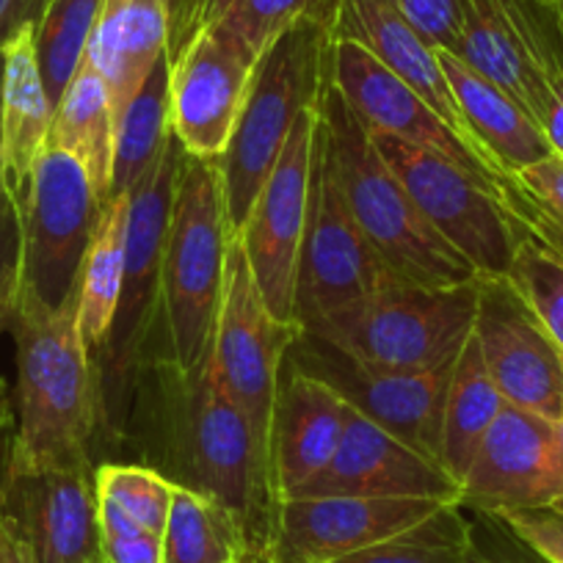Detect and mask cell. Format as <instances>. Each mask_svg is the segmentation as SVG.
Returning <instances> with one entry per match:
<instances>
[{"instance_id": "484cf974", "label": "cell", "mask_w": 563, "mask_h": 563, "mask_svg": "<svg viewBox=\"0 0 563 563\" xmlns=\"http://www.w3.org/2000/svg\"><path fill=\"white\" fill-rule=\"evenodd\" d=\"M47 144L73 155L89 175L100 202L111 191L113 147H117V117H113L111 91L91 64L80 62L53 108Z\"/></svg>"}, {"instance_id": "f907efd6", "label": "cell", "mask_w": 563, "mask_h": 563, "mask_svg": "<svg viewBox=\"0 0 563 563\" xmlns=\"http://www.w3.org/2000/svg\"><path fill=\"white\" fill-rule=\"evenodd\" d=\"M555 508H558V511H563V500H558Z\"/></svg>"}, {"instance_id": "d6a6232c", "label": "cell", "mask_w": 563, "mask_h": 563, "mask_svg": "<svg viewBox=\"0 0 563 563\" xmlns=\"http://www.w3.org/2000/svg\"><path fill=\"white\" fill-rule=\"evenodd\" d=\"M97 497L122 508L141 528L164 536L175 484L147 464L106 462L95 467Z\"/></svg>"}, {"instance_id": "836d02e7", "label": "cell", "mask_w": 563, "mask_h": 563, "mask_svg": "<svg viewBox=\"0 0 563 563\" xmlns=\"http://www.w3.org/2000/svg\"><path fill=\"white\" fill-rule=\"evenodd\" d=\"M305 18L334 25L338 0H232L219 25L260 58L282 31Z\"/></svg>"}, {"instance_id": "d4e9b609", "label": "cell", "mask_w": 563, "mask_h": 563, "mask_svg": "<svg viewBox=\"0 0 563 563\" xmlns=\"http://www.w3.org/2000/svg\"><path fill=\"white\" fill-rule=\"evenodd\" d=\"M440 53V64L445 69L448 86L456 97L464 124L489 150L497 164L519 175L539 161L555 155L544 130L514 97H508L500 86L486 80L453 53Z\"/></svg>"}, {"instance_id": "44dd1931", "label": "cell", "mask_w": 563, "mask_h": 563, "mask_svg": "<svg viewBox=\"0 0 563 563\" xmlns=\"http://www.w3.org/2000/svg\"><path fill=\"white\" fill-rule=\"evenodd\" d=\"M351 406L318 376L285 360L271 434V473L279 500L327 470L343 440Z\"/></svg>"}, {"instance_id": "74e56055", "label": "cell", "mask_w": 563, "mask_h": 563, "mask_svg": "<svg viewBox=\"0 0 563 563\" xmlns=\"http://www.w3.org/2000/svg\"><path fill=\"white\" fill-rule=\"evenodd\" d=\"M393 7L434 51L456 56L462 42L464 0H393Z\"/></svg>"}, {"instance_id": "4dcf8cb0", "label": "cell", "mask_w": 563, "mask_h": 563, "mask_svg": "<svg viewBox=\"0 0 563 563\" xmlns=\"http://www.w3.org/2000/svg\"><path fill=\"white\" fill-rule=\"evenodd\" d=\"M102 0H47L36 20V56L53 108L84 62Z\"/></svg>"}, {"instance_id": "816d5d0a", "label": "cell", "mask_w": 563, "mask_h": 563, "mask_svg": "<svg viewBox=\"0 0 563 563\" xmlns=\"http://www.w3.org/2000/svg\"><path fill=\"white\" fill-rule=\"evenodd\" d=\"M550 3H552V0H550Z\"/></svg>"}, {"instance_id": "f1b7e54d", "label": "cell", "mask_w": 563, "mask_h": 563, "mask_svg": "<svg viewBox=\"0 0 563 563\" xmlns=\"http://www.w3.org/2000/svg\"><path fill=\"white\" fill-rule=\"evenodd\" d=\"M169 56L150 73L139 95L124 108L117 124V147H113V175L108 199L130 194L144 175L164 155L172 139V91H169Z\"/></svg>"}, {"instance_id": "9c48e42d", "label": "cell", "mask_w": 563, "mask_h": 563, "mask_svg": "<svg viewBox=\"0 0 563 563\" xmlns=\"http://www.w3.org/2000/svg\"><path fill=\"white\" fill-rule=\"evenodd\" d=\"M296 334L299 329L285 327L271 316L241 241L230 238L210 360L224 393L246 415L268 464L282 371Z\"/></svg>"}, {"instance_id": "d590c367", "label": "cell", "mask_w": 563, "mask_h": 563, "mask_svg": "<svg viewBox=\"0 0 563 563\" xmlns=\"http://www.w3.org/2000/svg\"><path fill=\"white\" fill-rule=\"evenodd\" d=\"M100 500L102 563H164V536L141 528L111 500Z\"/></svg>"}, {"instance_id": "cb8c5ba5", "label": "cell", "mask_w": 563, "mask_h": 563, "mask_svg": "<svg viewBox=\"0 0 563 563\" xmlns=\"http://www.w3.org/2000/svg\"><path fill=\"white\" fill-rule=\"evenodd\" d=\"M169 3L102 0L84 62L106 80L117 124L150 73L169 53Z\"/></svg>"}, {"instance_id": "5b68a950", "label": "cell", "mask_w": 563, "mask_h": 563, "mask_svg": "<svg viewBox=\"0 0 563 563\" xmlns=\"http://www.w3.org/2000/svg\"><path fill=\"white\" fill-rule=\"evenodd\" d=\"M332 42V23L305 18L282 31L254 64L227 153L216 161L230 238L246 221L299 117L321 100Z\"/></svg>"}, {"instance_id": "3957f363", "label": "cell", "mask_w": 563, "mask_h": 563, "mask_svg": "<svg viewBox=\"0 0 563 563\" xmlns=\"http://www.w3.org/2000/svg\"><path fill=\"white\" fill-rule=\"evenodd\" d=\"M318 113H321L334 180L362 235L376 249L389 274L398 282L431 285V288L481 279L478 271L422 219L415 199L378 153L376 141L351 111L332 78L323 86Z\"/></svg>"}, {"instance_id": "60d3db41", "label": "cell", "mask_w": 563, "mask_h": 563, "mask_svg": "<svg viewBox=\"0 0 563 563\" xmlns=\"http://www.w3.org/2000/svg\"><path fill=\"white\" fill-rule=\"evenodd\" d=\"M522 183L539 208L544 210L547 221L555 235V249L563 254V158L561 155H550V158L539 161L530 169L519 172Z\"/></svg>"}, {"instance_id": "277c9868", "label": "cell", "mask_w": 563, "mask_h": 563, "mask_svg": "<svg viewBox=\"0 0 563 563\" xmlns=\"http://www.w3.org/2000/svg\"><path fill=\"white\" fill-rule=\"evenodd\" d=\"M183 147L172 133L164 155L144 180L130 191L128 254L117 316L106 345L91 362L97 384V434L108 431L117 440L139 373L158 356H169L164 327V241L172 197L177 186Z\"/></svg>"}, {"instance_id": "ac0fdd59", "label": "cell", "mask_w": 563, "mask_h": 563, "mask_svg": "<svg viewBox=\"0 0 563 563\" xmlns=\"http://www.w3.org/2000/svg\"><path fill=\"white\" fill-rule=\"evenodd\" d=\"M448 503L389 497H288L276 511L268 563H334L367 550Z\"/></svg>"}, {"instance_id": "e0dca14e", "label": "cell", "mask_w": 563, "mask_h": 563, "mask_svg": "<svg viewBox=\"0 0 563 563\" xmlns=\"http://www.w3.org/2000/svg\"><path fill=\"white\" fill-rule=\"evenodd\" d=\"M558 500H563V456L555 422L506 404L462 478L459 506L503 517Z\"/></svg>"}, {"instance_id": "f35d334b", "label": "cell", "mask_w": 563, "mask_h": 563, "mask_svg": "<svg viewBox=\"0 0 563 563\" xmlns=\"http://www.w3.org/2000/svg\"><path fill=\"white\" fill-rule=\"evenodd\" d=\"M23 276V227L9 197L0 199V332L9 327Z\"/></svg>"}, {"instance_id": "8fae6325", "label": "cell", "mask_w": 563, "mask_h": 563, "mask_svg": "<svg viewBox=\"0 0 563 563\" xmlns=\"http://www.w3.org/2000/svg\"><path fill=\"white\" fill-rule=\"evenodd\" d=\"M371 139L437 235L481 276H508L519 243L530 238L519 221L484 186L440 155L393 135L371 133Z\"/></svg>"}, {"instance_id": "6da1fadb", "label": "cell", "mask_w": 563, "mask_h": 563, "mask_svg": "<svg viewBox=\"0 0 563 563\" xmlns=\"http://www.w3.org/2000/svg\"><path fill=\"white\" fill-rule=\"evenodd\" d=\"M117 440L133 442L141 464L175 486L221 503L257 561H268L282 500L246 415L216 378L210 351L191 371L172 356L150 362L135 378Z\"/></svg>"}, {"instance_id": "f546056e", "label": "cell", "mask_w": 563, "mask_h": 563, "mask_svg": "<svg viewBox=\"0 0 563 563\" xmlns=\"http://www.w3.org/2000/svg\"><path fill=\"white\" fill-rule=\"evenodd\" d=\"M164 563H260L238 519L221 503L175 486L164 528Z\"/></svg>"}, {"instance_id": "bcb514c9", "label": "cell", "mask_w": 563, "mask_h": 563, "mask_svg": "<svg viewBox=\"0 0 563 563\" xmlns=\"http://www.w3.org/2000/svg\"><path fill=\"white\" fill-rule=\"evenodd\" d=\"M47 0H20L18 3V25L23 23H36L42 14V9H45Z\"/></svg>"}, {"instance_id": "7402d4cb", "label": "cell", "mask_w": 563, "mask_h": 563, "mask_svg": "<svg viewBox=\"0 0 563 563\" xmlns=\"http://www.w3.org/2000/svg\"><path fill=\"white\" fill-rule=\"evenodd\" d=\"M334 36L365 47L389 73L398 75L409 89H415L429 102L456 133L478 141L464 124L456 97L440 64V53L400 18L393 0H338Z\"/></svg>"}, {"instance_id": "4316f807", "label": "cell", "mask_w": 563, "mask_h": 563, "mask_svg": "<svg viewBox=\"0 0 563 563\" xmlns=\"http://www.w3.org/2000/svg\"><path fill=\"white\" fill-rule=\"evenodd\" d=\"M130 194L102 202L78 279V329L91 362L106 345L117 316L128 254Z\"/></svg>"}, {"instance_id": "5bb4252c", "label": "cell", "mask_w": 563, "mask_h": 563, "mask_svg": "<svg viewBox=\"0 0 563 563\" xmlns=\"http://www.w3.org/2000/svg\"><path fill=\"white\" fill-rule=\"evenodd\" d=\"M288 362L327 382L362 417L440 462L442 417L456 362L429 373L373 371L305 332L296 334Z\"/></svg>"}, {"instance_id": "b9f144b4", "label": "cell", "mask_w": 563, "mask_h": 563, "mask_svg": "<svg viewBox=\"0 0 563 563\" xmlns=\"http://www.w3.org/2000/svg\"><path fill=\"white\" fill-rule=\"evenodd\" d=\"M232 0H172L169 3V53H180L199 31L210 29L224 18Z\"/></svg>"}, {"instance_id": "ab89813d", "label": "cell", "mask_w": 563, "mask_h": 563, "mask_svg": "<svg viewBox=\"0 0 563 563\" xmlns=\"http://www.w3.org/2000/svg\"><path fill=\"white\" fill-rule=\"evenodd\" d=\"M500 519L547 563H563V511L555 506L522 508L503 514Z\"/></svg>"}, {"instance_id": "1f68e13d", "label": "cell", "mask_w": 563, "mask_h": 563, "mask_svg": "<svg viewBox=\"0 0 563 563\" xmlns=\"http://www.w3.org/2000/svg\"><path fill=\"white\" fill-rule=\"evenodd\" d=\"M470 547V511L448 503L422 522L334 563H462Z\"/></svg>"}, {"instance_id": "7a4b0ae2", "label": "cell", "mask_w": 563, "mask_h": 563, "mask_svg": "<svg viewBox=\"0 0 563 563\" xmlns=\"http://www.w3.org/2000/svg\"><path fill=\"white\" fill-rule=\"evenodd\" d=\"M18 349V426L3 442L9 470H58L91 464L97 442V384L78 329V294L47 310L20 290L9 318Z\"/></svg>"}, {"instance_id": "7dc6e473", "label": "cell", "mask_w": 563, "mask_h": 563, "mask_svg": "<svg viewBox=\"0 0 563 563\" xmlns=\"http://www.w3.org/2000/svg\"><path fill=\"white\" fill-rule=\"evenodd\" d=\"M0 91H3V56H0ZM7 197L3 191V122H0V199Z\"/></svg>"}, {"instance_id": "8992f818", "label": "cell", "mask_w": 563, "mask_h": 563, "mask_svg": "<svg viewBox=\"0 0 563 563\" xmlns=\"http://www.w3.org/2000/svg\"><path fill=\"white\" fill-rule=\"evenodd\" d=\"M475 310L478 279L448 288L389 282L299 332L373 371L429 373L459 360Z\"/></svg>"}, {"instance_id": "7bdbcfd3", "label": "cell", "mask_w": 563, "mask_h": 563, "mask_svg": "<svg viewBox=\"0 0 563 563\" xmlns=\"http://www.w3.org/2000/svg\"><path fill=\"white\" fill-rule=\"evenodd\" d=\"M0 563H40L18 519L0 506Z\"/></svg>"}, {"instance_id": "ffe728a7", "label": "cell", "mask_w": 563, "mask_h": 563, "mask_svg": "<svg viewBox=\"0 0 563 563\" xmlns=\"http://www.w3.org/2000/svg\"><path fill=\"white\" fill-rule=\"evenodd\" d=\"M459 481L440 462L351 409L334 459L294 497L340 495L459 503Z\"/></svg>"}, {"instance_id": "603a6c76", "label": "cell", "mask_w": 563, "mask_h": 563, "mask_svg": "<svg viewBox=\"0 0 563 563\" xmlns=\"http://www.w3.org/2000/svg\"><path fill=\"white\" fill-rule=\"evenodd\" d=\"M0 56H3V91H0L3 191L14 208H20L53 122V102L36 56V25H18L0 45Z\"/></svg>"}, {"instance_id": "30bf717a", "label": "cell", "mask_w": 563, "mask_h": 563, "mask_svg": "<svg viewBox=\"0 0 563 563\" xmlns=\"http://www.w3.org/2000/svg\"><path fill=\"white\" fill-rule=\"evenodd\" d=\"M102 202L84 166L64 150L45 144L18 208L23 227L20 290L47 310H58L78 294L80 268Z\"/></svg>"}, {"instance_id": "f6af8a7d", "label": "cell", "mask_w": 563, "mask_h": 563, "mask_svg": "<svg viewBox=\"0 0 563 563\" xmlns=\"http://www.w3.org/2000/svg\"><path fill=\"white\" fill-rule=\"evenodd\" d=\"M12 422H14V406H12V398H9V389H7V382L0 378V442H3V437L12 431Z\"/></svg>"}, {"instance_id": "9a60e30c", "label": "cell", "mask_w": 563, "mask_h": 563, "mask_svg": "<svg viewBox=\"0 0 563 563\" xmlns=\"http://www.w3.org/2000/svg\"><path fill=\"white\" fill-rule=\"evenodd\" d=\"M475 340L503 400L555 422L563 404V351L508 276H481Z\"/></svg>"}, {"instance_id": "83f0119b", "label": "cell", "mask_w": 563, "mask_h": 563, "mask_svg": "<svg viewBox=\"0 0 563 563\" xmlns=\"http://www.w3.org/2000/svg\"><path fill=\"white\" fill-rule=\"evenodd\" d=\"M500 389L492 382L489 371L481 356L478 340L470 334L467 345L453 365L451 384H448L445 417H442V451L440 462L462 486L481 442L489 434L492 422L503 411Z\"/></svg>"}, {"instance_id": "c3c4849f", "label": "cell", "mask_w": 563, "mask_h": 563, "mask_svg": "<svg viewBox=\"0 0 563 563\" xmlns=\"http://www.w3.org/2000/svg\"><path fill=\"white\" fill-rule=\"evenodd\" d=\"M555 437H558V448H561V456H563V404H561V415L555 420Z\"/></svg>"}, {"instance_id": "52a82bcc", "label": "cell", "mask_w": 563, "mask_h": 563, "mask_svg": "<svg viewBox=\"0 0 563 563\" xmlns=\"http://www.w3.org/2000/svg\"><path fill=\"white\" fill-rule=\"evenodd\" d=\"M329 78L345 97L356 119L365 124L367 133L393 135L404 144L445 158L448 164H453L464 175L473 177L478 186H484L519 221V227L530 238L555 249L550 221H547L544 210L539 208L533 194L528 191L522 177L497 164L489 150L481 147L478 141L456 133L429 102L422 100L415 89H409L398 75L389 73L365 47L334 36Z\"/></svg>"}, {"instance_id": "ba28073f", "label": "cell", "mask_w": 563, "mask_h": 563, "mask_svg": "<svg viewBox=\"0 0 563 563\" xmlns=\"http://www.w3.org/2000/svg\"><path fill=\"white\" fill-rule=\"evenodd\" d=\"M227 230L224 188L216 161L183 150L164 241V327L169 356L191 371L210 351L224 290Z\"/></svg>"}, {"instance_id": "7c38bea8", "label": "cell", "mask_w": 563, "mask_h": 563, "mask_svg": "<svg viewBox=\"0 0 563 563\" xmlns=\"http://www.w3.org/2000/svg\"><path fill=\"white\" fill-rule=\"evenodd\" d=\"M389 282L398 279L389 274L376 249L362 235L334 180L321 113H318L310 210H307L299 279H296V327L305 329L307 323L384 288Z\"/></svg>"}, {"instance_id": "681fc988", "label": "cell", "mask_w": 563, "mask_h": 563, "mask_svg": "<svg viewBox=\"0 0 563 563\" xmlns=\"http://www.w3.org/2000/svg\"><path fill=\"white\" fill-rule=\"evenodd\" d=\"M555 9H558V20H561V29H563V0H555Z\"/></svg>"}, {"instance_id": "d6986e66", "label": "cell", "mask_w": 563, "mask_h": 563, "mask_svg": "<svg viewBox=\"0 0 563 563\" xmlns=\"http://www.w3.org/2000/svg\"><path fill=\"white\" fill-rule=\"evenodd\" d=\"M3 442H0V506L25 530L36 561L102 563L95 464L20 473L3 464Z\"/></svg>"}, {"instance_id": "ee69618b", "label": "cell", "mask_w": 563, "mask_h": 563, "mask_svg": "<svg viewBox=\"0 0 563 563\" xmlns=\"http://www.w3.org/2000/svg\"><path fill=\"white\" fill-rule=\"evenodd\" d=\"M18 3L20 0H0V45L18 29Z\"/></svg>"}, {"instance_id": "e575fe53", "label": "cell", "mask_w": 563, "mask_h": 563, "mask_svg": "<svg viewBox=\"0 0 563 563\" xmlns=\"http://www.w3.org/2000/svg\"><path fill=\"white\" fill-rule=\"evenodd\" d=\"M508 279L517 285L539 321L563 351V254L536 238H525L514 254Z\"/></svg>"}, {"instance_id": "8d00e7d4", "label": "cell", "mask_w": 563, "mask_h": 563, "mask_svg": "<svg viewBox=\"0 0 563 563\" xmlns=\"http://www.w3.org/2000/svg\"><path fill=\"white\" fill-rule=\"evenodd\" d=\"M462 563H547L495 514L470 511V547Z\"/></svg>"}, {"instance_id": "f5cc1de1", "label": "cell", "mask_w": 563, "mask_h": 563, "mask_svg": "<svg viewBox=\"0 0 563 563\" xmlns=\"http://www.w3.org/2000/svg\"><path fill=\"white\" fill-rule=\"evenodd\" d=\"M265 563H268V561H265Z\"/></svg>"}, {"instance_id": "2e32d148", "label": "cell", "mask_w": 563, "mask_h": 563, "mask_svg": "<svg viewBox=\"0 0 563 563\" xmlns=\"http://www.w3.org/2000/svg\"><path fill=\"white\" fill-rule=\"evenodd\" d=\"M257 56L219 23L169 58L172 133L194 158L219 161L246 100Z\"/></svg>"}, {"instance_id": "4fadbf2b", "label": "cell", "mask_w": 563, "mask_h": 563, "mask_svg": "<svg viewBox=\"0 0 563 563\" xmlns=\"http://www.w3.org/2000/svg\"><path fill=\"white\" fill-rule=\"evenodd\" d=\"M318 106L305 111L282 150L274 172L260 188L246 221L238 230L249 268L271 316L296 327V279L310 210L312 144H316Z\"/></svg>"}]
</instances>
